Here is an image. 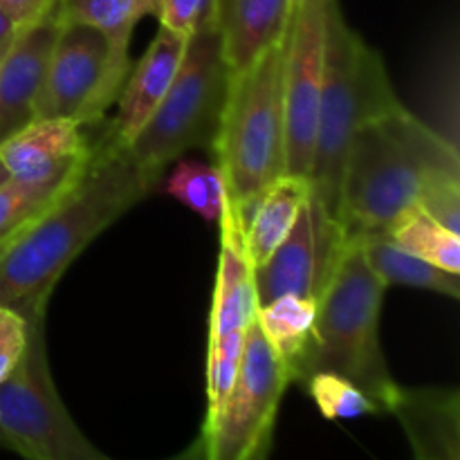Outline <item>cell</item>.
I'll return each instance as SVG.
<instances>
[{
    "label": "cell",
    "instance_id": "5bb4252c",
    "mask_svg": "<svg viewBox=\"0 0 460 460\" xmlns=\"http://www.w3.org/2000/svg\"><path fill=\"white\" fill-rule=\"evenodd\" d=\"M187 40V36H180L160 25V31L151 40L144 57L130 66L124 88L117 97L115 119L106 126L103 133L117 146H128L166 97L182 63Z\"/></svg>",
    "mask_w": 460,
    "mask_h": 460
},
{
    "label": "cell",
    "instance_id": "836d02e7",
    "mask_svg": "<svg viewBox=\"0 0 460 460\" xmlns=\"http://www.w3.org/2000/svg\"><path fill=\"white\" fill-rule=\"evenodd\" d=\"M13 236H16V234H13ZM13 236H9V238H4V241H0V259H3V256H4V252H7L9 243L13 241Z\"/></svg>",
    "mask_w": 460,
    "mask_h": 460
},
{
    "label": "cell",
    "instance_id": "5b68a950",
    "mask_svg": "<svg viewBox=\"0 0 460 460\" xmlns=\"http://www.w3.org/2000/svg\"><path fill=\"white\" fill-rule=\"evenodd\" d=\"M283 61L286 39L250 67L229 75L227 99L211 148L234 209L259 198L286 173Z\"/></svg>",
    "mask_w": 460,
    "mask_h": 460
},
{
    "label": "cell",
    "instance_id": "d4e9b609",
    "mask_svg": "<svg viewBox=\"0 0 460 460\" xmlns=\"http://www.w3.org/2000/svg\"><path fill=\"white\" fill-rule=\"evenodd\" d=\"M72 180L54 184H30L7 178L0 182V241L18 234L31 218L43 214L70 187Z\"/></svg>",
    "mask_w": 460,
    "mask_h": 460
},
{
    "label": "cell",
    "instance_id": "e575fe53",
    "mask_svg": "<svg viewBox=\"0 0 460 460\" xmlns=\"http://www.w3.org/2000/svg\"><path fill=\"white\" fill-rule=\"evenodd\" d=\"M12 40H13V39H12ZM12 40H9V43H4V45H0V61H3L4 52H7V49H9V45H12Z\"/></svg>",
    "mask_w": 460,
    "mask_h": 460
},
{
    "label": "cell",
    "instance_id": "d6986e66",
    "mask_svg": "<svg viewBox=\"0 0 460 460\" xmlns=\"http://www.w3.org/2000/svg\"><path fill=\"white\" fill-rule=\"evenodd\" d=\"M314 317L317 301L296 295L277 296L256 310V326L261 328L272 353L288 367L292 385L313 349Z\"/></svg>",
    "mask_w": 460,
    "mask_h": 460
},
{
    "label": "cell",
    "instance_id": "8fae6325",
    "mask_svg": "<svg viewBox=\"0 0 460 460\" xmlns=\"http://www.w3.org/2000/svg\"><path fill=\"white\" fill-rule=\"evenodd\" d=\"M349 238L340 220L323 209L310 189L308 200L301 207L286 241L254 270L259 305L283 295L317 301L331 281Z\"/></svg>",
    "mask_w": 460,
    "mask_h": 460
},
{
    "label": "cell",
    "instance_id": "f1b7e54d",
    "mask_svg": "<svg viewBox=\"0 0 460 460\" xmlns=\"http://www.w3.org/2000/svg\"><path fill=\"white\" fill-rule=\"evenodd\" d=\"M27 346V319L0 305V382L16 368Z\"/></svg>",
    "mask_w": 460,
    "mask_h": 460
},
{
    "label": "cell",
    "instance_id": "4fadbf2b",
    "mask_svg": "<svg viewBox=\"0 0 460 460\" xmlns=\"http://www.w3.org/2000/svg\"><path fill=\"white\" fill-rule=\"evenodd\" d=\"M61 21L57 7L21 27L0 61V144L36 117L40 85Z\"/></svg>",
    "mask_w": 460,
    "mask_h": 460
},
{
    "label": "cell",
    "instance_id": "44dd1931",
    "mask_svg": "<svg viewBox=\"0 0 460 460\" xmlns=\"http://www.w3.org/2000/svg\"><path fill=\"white\" fill-rule=\"evenodd\" d=\"M157 13L160 0H57L58 21L93 27L119 48H130L135 27Z\"/></svg>",
    "mask_w": 460,
    "mask_h": 460
},
{
    "label": "cell",
    "instance_id": "7c38bea8",
    "mask_svg": "<svg viewBox=\"0 0 460 460\" xmlns=\"http://www.w3.org/2000/svg\"><path fill=\"white\" fill-rule=\"evenodd\" d=\"M93 144L70 119L34 117L0 144V164L12 180L30 184L67 182L88 164Z\"/></svg>",
    "mask_w": 460,
    "mask_h": 460
},
{
    "label": "cell",
    "instance_id": "7a4b0ae2",
    "mask_svg": "<svg viewBox=\"0 0 460 460\" xmlns=\"http://www.w3.org/2000/svg\"><path fill=\"white\" fill-rule=\"evenodd\" d=\"M434 175H460L456 142L398 106L350 137L337 220L349 236L386 232Z\"/></svg>",
    "mask_w": 460,
    "mask_h": 460
},
{
    "label": "cell",
    "instance_id": "d6a6232c",
    "mask_svg": "<svg viewBox=\"0 0 460 460\" xmlns=\"http://www.w3.org/2000/svg\"><path fill=\"white\" fill-rule=\"evenodd\" d=\"M270 452H272V434L265 436L263 443L254 449V454L247 460H270Z\"/></svg>",
    "mask_w": 460,
    "mask_h": 460
},
{
    "label": "cell",
    "instance_id": "f546056e",
    "mask_svg": "<svg viewBox=\"0 0 460 460\" xmlns=\"http://www.w3.org/2000/svg\"><path fill=\"white\" fill-rule=\"evenodd\" d=\"M57 7V0H0V9L13 18L21 27L40 21Z\"/></svg>",
    "mask_w": 460,
    "mask_h": 460
},
{
    "label": "cell",
    "instance_id": "ba28073f",
    "mask_svg": "<svg viewBox=\"0 0 460 460\" xmlns=\"http://www.w3.org/2000/svg\"><path fill=\"white\" fill-rule=\"evenodd\" d=\"M128 49L93 27L61 22L36 102V117L99 124L124 88L130 72Z\"/></svg>",
    "mask_w": 460,
    "mask_h": 460
},
{
    "label": "cell",
    "instance_id": "e0dca14e",
    "mask_svg": "<svg viewBox=\"0 0 460 460\" xmlns=\"http://www.w3.org/2000/svg\"><path fill=\"white\" fill-rule=\"evenodd\" d=\"M295 0H218V30L229 72H241L283 43Z\"/></svg>",
    "mask_w": 460,
    "mask_h": 460
},
{
    "label": "cell",
    "instance_id": "ac0fdd59",
    "mask_svg": "<svg viewBox=\"0 0 460 460\" xmlns=\"http://www.w3.org/2000/svg\"><path fill=\"white\" fill-rule=\"evenodd\" d=\"M308 196V178L283 173L270 187H265L259 198L247 202L241 209H234L243 225L245 250L254 270L263 265L270 254L286 241Z\"/></svg>",
    "mask_w": 460,
    "mask_h": 460
},
{
    "label": "cell",
    "instance_id": "cb8c5ba5",
    "mask_svg": "<svg viewBox=\"0 0 460 460\" xmlns=\"http://www.w3.org/2000/svg\"><path fill=\"white\" fill-rule=\"evenodd\" d=\"M301 385L328 420H350L382 413L380 407L355 382L340 373L314 371Z\"/></svg>",
    "mask_w": 460,
    "mask_h": 460
},
{
    "label": "cell",
    "instance_id": "1f68e13d",
    "mask_svg": "<svg viewBox=\"0 0 460 460\" xmlns=\"http://www.w3.org/2000/svg\"><path fill=\"white\" fill-rule=\"evenodd\" d=\"M18 31H21V25H18L9 13H4L3 9H0V45L9 43Z\"/></svg>",
    "mask_w": 460,
    "mask_h": 460
},
{
    "label": "cell",
    "instance_id": "4316f807",
    "mask_svg": "<svg viewBox=\"0 0 460 460\" xmlns=\"http://www.w3.org/2000/svg\"><path fill=\"white\" fill-rule=\"evenodd\" d=\"M160 25L180 36L218 27V0H160Z\"/></svg>",
    "mask_w": 460,
    "mask_h": 460
},
{
    "label": "cell",
    "instance_id": "277c9868",
    "mask_svg": "<svg viewBox=\"0 0 460 460\" xmlns=\"http://www.w3.org/2000/svg\"><path fill=\"white\" fill-rule=\"evenodd\" d=\"M386 283L368 263L359 236H350L331 281L317 299L314 340L296 382L314 371H332L359 386L382 413H389L400 385L382 350L380 317Z\"/></svg>",
    "mask_w": 460,
    "mask_h": 460
},
{
    "label": "cell",
    "instance_id": "603a6c76",
    "mask_svg": "<svg viewBox=\"0 0 460 460\" xmlns=\"http://www.w3.org/2000/svg\"><path fill=\"white\" fill-rule=\"evenodd\" d=\"M173 164L166 178V193L196 211L207 223H218L227 202V187L218 166L182 157Z\"/></svg>",
    "mask_w": 460,
    "mask_h": 460
},
{
    "label": "cell",
    "instance_id": "8992f818",
    "mask_svg": "<svg viewBox=\"0 0 460 460\" xmlns=\"http://www.w3.org/2000/svg\"><path fill=\"white\" fill-rule=\"evenodd\" d=\"M229 75L218 27H207L189 36L169 93L126 146L144 173L160 182L166 166L189 151L214 146Z\"/></svg>",
    "mask_w": 460,
    "mask_h": 460
},
{
    "label": "cell",
    "instance_id": "52a82bcc",
    "mask_svg": "<svg viewBox=\"0 0 460 460\" xmlns=\"http://www.w3.org/2000/svg\"><path fill=\"white\" fill-rule=\"evenodd\" d=\"M27 319L21 362L0 382V447L25 460H111L72 420L49 371L45 313Z\"/></svg>",
    "mask_w": 460,
    "mask_h": 460
},
{
    "label": "cell",
    "instance_id": "9a60e30c",
    "mask_svg": "<svg viewBox=\"0 0 460 460\" xmlns=\"http://www.w3.org/2000/svg\"><path fill=\"white\" fill-rule=\"evenodd\" d=\"M218 225L220 254L209 310V340L227 332H247L259 310L254 265L247 256L243 225L229 200L225 202Z\"/></svg>",
    "mask_w": 460,
    "mask_h": 460
},
{
    "label": "cell",
    "instance_id": "6da1fadb",
    "mask_svg": "<svg viewBox=\"0 0 460 460\" xmlns=\"http://www.w3.org/2000/svg\"><path fill=\"white\" fill-rule=\"evenodd\" d=\"M155 187L126 148L102 135L70 187L9 243L0 259V305L22 317L48 313L66 270Z\"/></svg>",
    "mask_w": 460,
    "mask_h": 460
},
{
    "label": "cell",
    "instance_id": "d590c367",
    "mask_svg": "<svg viewBox=\"0 0 460 460\" xmlns=\"http://www.w3.org/2000/svg\"><path fill=\"white\" fill-rule=\"evenodd\" d=\"M7 178H9V175H7V173H4L3 164H0V182H4V180H7Z\"/></svg>",
    "mask_w": 460,
    "mask_h": 460
},
{
    "label": "cell",
    "instance_id": "83f0119b",
    "mask_svg": "<svg viewBox=\"0 0 460 460\" xmlns=\"http://www.w3.org/2000/svg\"><path fill=\"white\" fill-rule=\"evenodd\" d=\"M418 207L440 225L460 234V175H434L427 180Z\"/></svg>",
    "mask_w": 460,
    "mask_h": 460
},
{
    "label": "cell",
    "instance_id": "7402d4cb",
    "mask_svg": "<svg viewBox=\"0 0 460 460\" xmlns=\"http://www.w3.org/2000/svg\"><path fill=\"white\" fill-rule=\"evenodd\" d=\"M385 234L409 254L445 272L460 274V236L431 218L418 205L404 211Z\"/></svg>",
    "mask_w": 460,
    "mask_h": 460
},
{
    "label": "cell",
    "instance_id": "30bf717a",
    "mask_svg": "<svg viewBox=\"0 0 460 460\" xmlns=\"http://www.w3.org/2000/svg\"><path fill=\"white\" fill-rule=\"evenodd\" d=\"M331 0H295L283 61L286 173L308 178L323 81L326 16Z\"/></svg>",
    "mask_w": 460,
    "mask_h": 460
},
{
    "label": "cell",
    "instance_id": "ffe728a7",
    "mask_svg": "<svg viewBox=\"0 0 460 460\" xmlns=\"http://www.w3.org/2000/svg\"><path fill=\"white\" fill-rule=\"evenodd\" d=\"M368 263L376 270L377 277L391 286L413 288V290L438 292V295L458 299L460 296V274L445 272L418 256L409 254L402 247L395 245L385 232L364 234L359 236Z\"/></svg>",
    "mask_w": 460,
    "mask_h": 460
},
{
    "label": "cell",
    "instance_id": "3957f363",
    "mask_svg": "<svg viewBox=\"0 0 460 460\" xmlns=\"http://www.w3.org/2000/svg\"><path fill=\"white\" fill-rule=\"evenodd\" d=\"M402 106L380 52L346 22L340 0L328 3L323 81L314 135L310 189L337 218L340 184L350 137L362 124Z\"/></svg>",
    "mask_w": 460,
    "mask_h": 460
},
{
    "label": "cell",
    "instance_id": "2e32d148",
    "mask_svg": "<svg viewBox=\"0 0 460 460\" xmlns=\"http://www.w3.org/2000/svg\"><path fill=\"white\" fill-rule=\"evenodd\" d=\"M389 413L402 425L416 460H460V398L456 389L400 386Z\"/></svg>",
    "mask_w": 460,
    "mask_h": 460
},
{
    "label": "cell",
    "instance_id": "4dcf8cb0",
    "mask_svg": "<svg viewBox=\"0 0 460 460\" xmlns=\"http://www.w3.org/2000/svg\"><path fill=\"white\" fill-rule=\"evenodd\" d=\"M164 460H205V438H202V434L191 445H187L182 452Z\"/></svg>",
    "mask_w": 460,
    "mask_h": 460
},
{
    "label": "cell",
    "instance_id": "484cf974",
    "mask_svg": "<svg viewBox=\"0 0 460 460\" xmlns=\"http://www.w3.org/2000/svg\"><path fill=\"white\" fill-rule=\"evenodd\" d=\"M245 332H227V335L207 340V416L205 422L216 418L223 409L238 368H241Z\"/></svg>",
    "mask_w": 460,
    "mask_h": 460
},
{
    "label": "cell",
    "instance_id": "9c48e42d",
    "mask_svg": "<svg viewBox=\"0 0 460 460\" xmlns=\"http://www.w3.org/2000/svg\"><path fill=\"white\" fill-rule=\"evenodd\" d=\"M292 376L272 353L256 319L245 332L241 368L223 409L202 425L205 460H247L274 434L279 404Z\"/></svg>",
    "mask_w": 460,
    "mask_h": 460
}]
</instances>
